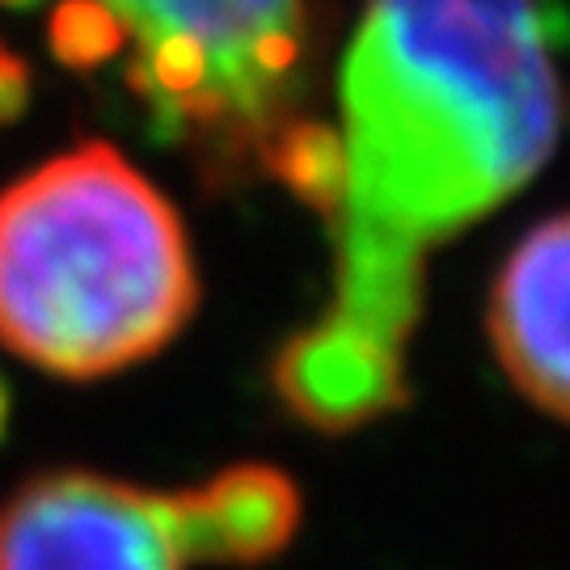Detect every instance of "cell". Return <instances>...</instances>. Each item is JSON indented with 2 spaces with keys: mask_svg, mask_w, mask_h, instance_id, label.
Listing matches in <instances>:
<instances>
[{
  "mask_svg": "<svg viewBox=\"0 0 570 570\" xmlns=\"http://www.w3.org/2000/svg\"><path fill=\"white\" fill-rule=\"evenodd\" d=\"M178 494L42 473L0 499V570H190Z\"/></svg>",
  "mask_w": 570,
  "mask_h": 570,
  "instance_id": "cell-4",
  "label": "cell"
},
{
  "mask_svg": "<svg viewBox=\"0 0 570 570\" xmlns=\"http://www.w3.org/2000/svg\"><path fill=\"white\" fill-rule=\"evenodd\" d=\"M4 414H9V393H4V385H0V428H4Z\"/></svg>",
  "mask_w": 570,
  "mask_h": 570,
  "instance_id": "cell-7",
  "label": "cell"
},
{
  "mask_svg": "<svg viewBox=\"0 0 570 570\" xmlns=\"http://www.w3.org/2000/svg\"><path fill=\"white\" fill-rule=\"evenodd\" d=\"M174 494L195 567H258L301 529V490L284 469L233 465Z\"/></svg>",
  "mask_w": 570,
  "mask_h": 570,
  "instance_id": "cell-6",
  "label": "cell"
},
{
  "mask_svg": "<svg viewBox=\"0 0 570 570\" xmlns=\"http://www.w3.org/2000/svg\"><path fill=\"white\" fill-rule=\"evenodd\" d=\"M562 110L537 0H367L338 119L305 122L271 174L330 225V301L271 367L305 428L343 435L406 406L431 254L541 174Z\"/></svg>",
  "mask_w": 570,
  "mask_h": 570,
  "instance_id": "cell-1",
  "label": "cell"
},
{
  "mask_svg": "<svg viewBox=\"0 0 570 570\" xmlns=\"http://www.w3.org/2000/svg\"><path fill=\"white\" fill-rule=\"evenodd\" d=\"M487 334L511 389L541 414L570 423V212L541 220L503 258Z\"/></svg>",
  "mask_w": 570,
  "mask_h": 570,
  "instance_id": "cell-5",
  "label": "cell"
},
{
  "mask_svg": "<svg viewBox=\"0 0 570 570\" xmlns=\"http://www.w3.org/2000/svg\"><path fill=\"white\" fill-rule=\"evenodd\" d=\"M199 301L174 204L110 144L51 157L0 195V343L68 381L144 364Z\"/></svg>",
  "mask_w": 570,
  "mask_h": 570,
  "instance_id": "cell-2",
  "label": "cell"
},
{
  "mask_svg": "<svg viewBox=\"0 0 570 570\" xmlns=\"http://www.w3.org/2000/svg\"><path fill=\"white\" fill-rule=\"evenodd\" d=\"M51 35L72 68L119 63L153 127L212 169L275 174L305 127V0H68Z\"/></svg>",
  "mask_w": 570,
  "mask_h": 570,
  "instance_id": "cell-3",
  "label": "cell"
}]
</instances>
